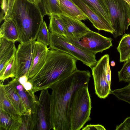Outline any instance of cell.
Here are the masks:
<instances>
[{"mask_svg": "<svg viewBox=\"0 0 130 130\" xmlns=\"http://www.w3.org/2000/svg\"><path fill=\"white\" fill-rule=\"evenodd\" d=\"M129 7H130V6H129Z\"/></svg>", "mask_w": 130, "mask_h": 130, "instance_id": "cell-40", "label": "cell"}, {"mask_svg": "<svg viewBox=\"0 0 130 130\" xmlns=\"http://www.w3.org/2000/svg\"><path fill=\"white\" fill-rule=\"evenodd\" d=\"M72 0L86 15L95 28L113 34L114 31L110 23L98 15L84 0Z\"/></svg>", "mask_w": 130, "mask_h": 130, "instance_id": "cell-11", "label": "cell"}, {"mask_svg": "<svg viewBox=\"0 0 130 130\" xmlns=\"http://www.w3.org/2000/svg\"><path fill=\"white\" fill-rule=\"evenodd\" d=\"M111 66L112 67H114L115 65V63L113 61H112L110 62Z\"/></svg>", "mask_w": 130, "mask_h": 130, "instance_id": "cell-37", "label": "cell"}, {"mask_svg": "<svg viewBox=\"0 0 130 130\" xmlns=\"http://www.w3.org/2000/svg\"><path fill=\"white\" fill-rule=\"evenodd\" d=\"M48 50L47 46L37 41H35L32 62L27 76L28 80L37 74L44 66Z\"/></svg>", "mask_w": 130, "mask_h": 130, "instance_id": "cell-12", "label": "cell"}, {"mask_svg": "<svg viewBox=\"0 0 130 130\" xmlns=\"http://www.w3.org/2000/svg\"><path fill=\"white\" fill-rule=\"evenodd\" d=\"M10 82L15 86L26 108L25 114L34 113L36 109L38 100L33 90L26 91L19 82L18 78H14Z\"/></svg>", "mask_w": 130, "mask_h": 130, "instance_id": "cell-13", "label": "cell"}, {"mask_svg": "<svg viewBox=\"0 0 130 130\" xmlns=\"http://www.w3.org/2000/svg\"><path fill=\"white\" fill-rule=\"evenodd\" d=\"M51 14L58 15H62L60 5V0H47Z\"/></svg>", "mask_w": 130, "mask_h": 130, "instance_id": "cell-30", "label": "cell"}, {"mask_svg": "<svg viewBox=\"0 0 130 130\" xmlns=\"http://www.w3.org/2000/svg\"><path fill=\"white\" fill-rule=\"evenodd\" d=\"M130 130V117L127 118L119 125H117L116 130Z\"/></svg>", "mask_w": 130, "mask_h": 130, "instance_id": "cell-32", "label": "cell"}, {"mask_svg": "<svg viewBox=\"0 0 130 130\" xmlns=\"http://www.w3.org/2000/svg\"><path fill=\"white\" fill-rule=\"evenodd\" d=\"M118 76L120 82H130V59L126 61L121 70L118 72Z\"/></svg>", "mask_w": 130, "mask_h": 130, "instance_id": "cell-27", "label": "cell"}, {"mask_svg": "<svg viewBox=\"0 0 130 130\" xmlns=\"http://www.w3.org/2000/svg\"><path fill=\"white\" fill-rule=\"evenodd\" d=\"M109 56L106 54L97 61L91 69L96 94L99 98L105 99L110 94L111 71Z\"/></svg>", "mask_w": 130, "mask_h": 130, "instance_id": "cell-7", "label": "cell"}, {"mask_svg": "<svg viewBox=\"0 0 130 130\" xmlns=\"http://www.w3.org/2000/svg\"><path fill=\"white\" fill-rule=\"evenodd\" d=\"M91 108L88 86L77 88L73 92L69 103L70 130H80L90 120Z\"/></svg>", "mask_w": 130, "mask_h": 130, "instance_id": "cell-4", "label": "cell"}, {"mask_svg": "<svg viewBox=\"0 0 130 130\" xmlns=\"http://www.w3.org/2000/svg\"><path fill=\"white\" fill-rule=\"evenodd\" d=\"M7 96L14 107L21 115L24 114L26 111L25 107L14 85L9 82L3 85L0 82Z\"/></svg>", "mask_w": 130, "mask_h": 130, "instance_id": "cell-17", "label": "cell"}, {"mask_svg": "<svg viewBox=\"0 0 130 130\" xmlns=\"http://www.w3.org/2000/svg\"><path fill=\"white\" fill-rule=\"evenodd\" d=\"M83 130H105L106 129L101 125L98 124L96 125H87L82 129Z\"/></svg>", "mask_w": 130, "mask_h": 130, "instance_id": "cell-33", "label": "cell"}, {"mask_svg": "<svg viewBox=\"0 0 130 130\" xmlns=\"http://www.w3.org/2000/svg\"><path fill=\"white\" fill-rule=\"evenodd\" d=\"M31 114H25L21 116V124L19 130H34Z\"/></svg>", "mask_w": 130, "mask_h": 130, "instance_id": "cell-29", "label": "cell"}, {"mask_svg": "<svg viewBox=\"0 0 130 130\" xmlns=\"http://www.w3.org/2000/svg\"><path fill=\"white\" fill-rule=\"evenodd\" d=\"M50 16L49 30L51 32L56 33L66 38V30L65 27L59 15L53 14Z\"/></svg>", "mask_w": 130, "mask_h": 130, "instance_id": "cell-23", "label": "cell"}, {"mask_svg": "<svg viewBox=\"0 0 130 130\" xmlns=\"http://www.w3.org/2000/svg\"><path fill=\"white\" fill-rule=\"evenodd\" d=\"M59 15L65 27L66 38H78L85 34L90 30L81 21L63 15Z\"/></svg>", "mask_w": 130, "mask_h": 130, "instance_id": "cell-14", "label": "cell"}, {"mask_svg": "<svg viewBox=\"0 0 130 130\" xmlns=\"http://www.w3.org/2000/svg\"><path fill=\"white\" fill-rule=\"evenodd\" d=\"M49 49L60 51L72 56L91 69L96 64L95 54L83 50L65 37L56 33H50Z\"/></svg>", "mask_w": 130, "mask_h": 130, "instance_id": "cell-5", "label": "cell"}, {"mask_svg": "<svg viewBox=\"0 0 130 130\" xmlns=\"http://www.w3.org/2000/svg\"><path fill=\"white\" fill-rule=\"evenodd\" d=\"M91 77L88 70L77 69L68 76L52 84L51 95L53 129L70 130L69 105L73 92L79 87L88 86Z\"/></svg>", "mask_w": 130, "mask_h": 130, "instance_id": "cell-1", "label": "cell"}, {"mask_svg": "<svg viewBox=\"0 0 130 130\" xmlns=\"http://www.w3.org/2000/svg\"><path fill=\"white\" fill-rule=\"evenodd\" d=\"M17 70L15 55L10 59L6 66L2 74L0 75L1 82L9 78L15 77Z\"/></svg>", "mask_w": 130, "mask_h": 130, "instance_id": "cell-24", "label": "cell"}, {"mask_svg": "<svg viewBox=\"0 0 130 130\" xmlns=\"http://www.w3.org/2000/svg\"><path fill=\"white\" fill-rule=\"evenodd\" d=\"M66 38L80 49L95 54L102 52L112 45V38L105 37L90 30L78 38Z\"/></svg>", "mask_w": 130, "mask_h": 130, "instance_id": "cell-9", "label": "cell"}, {"mask_svg": "<svg viewBox=\"0 0 130 130\" xmlns=\"http://www.w3.org/2000/svg\"><path fill=\"white\" fill-rule=\"evenodd\" d=\"M0 130H19L21 119H17L10 114L0 109Z\"/></svg>", "mask_w": 130, "mask_h": 130, "instance_id": "cell-19", "label": "cell"}, {"mask_svg": "<svg viewBox=\"0 0 130 130\" xmlns=\"http://www.w3.org/2000/svg\"><path fill=\"white\" fill-rule=\"evenodd\" d=\"M0 109L10 114L15 118L21 119V115L13 105L5 93L2 85H0Z\"/></svg>", "mask_w": 130, "mask_h": 130, "instance_id": "cell-20", "label": "cell"}, {"mask_svg": "<svg viewBox=\"0 0 130 130\" xmlns=\"http://www.w3.org/2000/svg\"><path fill=\"white\" fill-rule=\"evenodd\" d=\"M34 130L53 129L51 95L48 89L41 90L35 111L31 115Z\"/></svg>", "mask_w": 130, "mask_h": 130, "instance_id": "cell-8", "label": "cell"}, {"mask_svg": "<svg viewBox=\"0 0 130 130\" xmlns=\"http://www.w3.org/2000/svg\"><path fill=\"white\" fill-rule=\"evenodd\" d=\"M18 79L19 83L23 86L28 80V78L26 75L22 76Z\"/></svg>", "mask_w": 130, "mask_h": 130, "instance_id": "cell-35", "label": "cell"}, {"mask_svg": "<svg viewBox=\"0 0 130 130\" xmlns=\"http://www.w3.org/2000/svg\"><path fill=\"white\" fill-rule=\"evenodd\" d=\"M110 94L114 95L119 99L130 104V83L124 87L111 90Z\"/></svg>", "mask_w": 130, "mask_h": 130, "instance_id": "cell-26", "label": "cell"}, {"mask_svg": "<svg viewBox=\"0 0 130 130\" xmlns=\"http://www.w3.org/2000/svg\"><path fill=\"white\" fill-rule=\"evenodd\" d=\"M15 24L21 43L35 41L41 25L43 17L36 5L27 0H15L11 18Z\"/></svg>", "mask_w": 130, "mask_h": 130, "instance_id": "cell-3", "label": "cell"}, {"mask_svg": "<svg viewBox=\"0 0 130 130\" xmlns=\"http://www.w3.org/2000/svg\"><path fill=\"white\" fill-rule=\"evenodd\" d=\"M117 49L120 54V62L130 59V34L125 33L123 35Z\"/></svg>", "mask_w": 130, "mask_h": 130, "instance_id": "cell-22", "label": "cell"}, {"mask_svg": "<svg viewBox=\"0 0 130 130\" xmlns=\"http://www.w3.org/2000/svg\"><path fill=\"white\" fill-rule=\"evenodd\" d=\"M28 1H29V2L33 3V0H27Z\"/></svg>", "mask_w": 130, "mask_h": 130, "instance_id": "cell-39", "label": "cell"}, {"mask_svg": "<svg viewBox=\"0 0 130 130\" xmlns=\"http://www.w3.org/2000/svg\"><path fill=\"white\" fill-rule=\"evenodd\" d=\"M9 0H0L1 8L2 13L6 14L8 8V5Z\"/></svg>", "mask_w": 130, "mask_h": 130, "instance_id": "cell-34", "label": "cell"}, {"mask_svg": "<svg viewBox=\"0 0 130 130\" xmlns=\"http://www.w3.org/2000/svg\"><path fill=\"white\" fill-rule=\"evenodd\" d=\"M77 60L60 51L49 50L46 62L34 76L28 80L35 93L49 89L53 83L67 77L77 69Z\"/></svg>", "mask_w": 130, "mask_h": 130, "instance_id": "cell-2", "label": "cell"}, {"mask_svg": "<svg viewBox=\"0 0 130 130\" xmlns=\"http://www.w3.org/2000/svg\"><path fill=\"white\" fill-rule=\"evenodd\" d=\"M109 10L114 38L123 35L130 25V8L123 0H105Z\"/></svg>", "mask_w": 130, "mask_h": 130, "instance_id": "cell-6", "label": "cell"}, {"mask_svg": "<svg viewBox=\"0 0 130 130\" xmlns=\"http://www.w3.org/2000/svg\"><path fill=\"white\" fill-rule=\"evenodd\" d=\"M15 42L0 37V75L12 58L15 55L17 49Z\"/></svg>", "mask_w": 130, "mask_h": 130, "instance_id": "cell-15", "label": "cell"}, {"mask_svg": "<svg viewBox=\"0 0 130 130\" xmlns=\"http://www.w3.org/2000/svg\"><path fill=\"white\" fill-rule=\"evenodd\" d=\"M125 1L130 6V0H123Z\"/></svg>", "mask_w": 130, "mask_h": 130, "instance_id": "cell-38", "label": "cell"}, {"mask_svg": "<svg viewBox=\"0 0 130 130\" xmlns=\"http://www.w3.org/2000/svg\"><path fill=\"white\" fill-rule=\"evenodd\" d=\"M15 0H9L7 10L4 18V21L10 19L12 9Z\"/></svg>", "mask_w": 130, "mask_h": 130, "instance_id": "cell-31", "label": "cell"}, {"mask_svg": "<svg viewBox=\"0 0 130 130\" xmlns=\"http://www.w3.org/2000/svg\"><path fill=\"white\" fill-rule=\"evenodd\" d=\"M60 5L62 15L80 21L88 19L72 0H60Z\"/></svg>", "mask_w": 130, "mask_h": 130, "instance_id": "cell-16", "label": "cell"}, {"mask_svg": "<svg viewBox=\"0 0 130 130\" xmlns=\"http://www.w3.org/2000/svg\"><path fill=\"white\" fill-rule=\"evenodd\" d=\"M25 90L26 91H30L33 90V86L32 84L28 81L23 86Z\"/></svg>", "mask_w": 130, "mask_h": 130, "instance_id": "cell-36", "label": "cell"}, {"mask_svg": "<svg viewBox=\"0 0 130 130\" xmlns=\"http://www.w3.org/2000/svg\"><path fill=\"white\" fill-rule=\"evenodd\" d=\"M50 33L46 23L43 21L40 29L37 41L48 46L50 44Z\"/></svg>", "mask_w": 130, "mask_h": 130, "instance_id": "cell-25", "label": "cell"}, {"mask_svg": "<svg viewBox=\"0 0 130 130\" xmlns=\"http://www.w3.org/2000/svg\"><path fill=\"white\" fill-rule=\"evenodd\" d=\"M0 37L14 42L19 41V32L15 24L12 19L4 21L1 26Z\"/></svg>", "mask_w": 130, "mask_h": 130, "instance_id": "cell-18", "label": "cell"}, {"mask_svg": "<svg viewBox=\"0 0 130 130\" xmlns=\"http://www.w3.org/2000/svg\"><path fill=\"white\" fill-rule=\"evenodd\" d=\"M83 0L87 3L98 15L106 19L110 24L109 12L105 0Z\"/></svg>", "mask_w": 130, "mask_h": 130, "instance_id": "cell-21", "label": "cell"}, {"mask_svg": "<svg viewBox=\"0 0 130 130\" xmlns=\"http://www.w3.org/2000/svg\"><path fill=\"white\" fill-rule=\"evenodd\" d=\"M33 3L37 7L43 17L46 15L49 16L51 14L47 0H33Z\"/></svg>", "mask_w": 130, "mask_h": 130, "instance_id": "cell-28", "label": "cell"}, {"mask_svg": "<svg viewBox=\"0 0 130 130\" xmlns=\"http://www.w3.org/2000/svg\"><path fill=\"white\" fill-rule=\"evenodd\" d=\"M35 41L20 43L18 45L15 54L17 70L14 78H18L24 75L27 77L32 62Z\"/></svg>", "mask_w": 130, "mask_h": 130, "instance_id": "cell-10", "label": "cell"}]
</instances>
